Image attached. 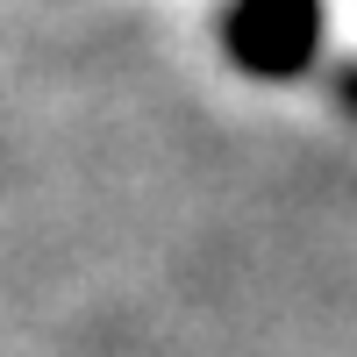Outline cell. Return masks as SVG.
I'll list each match as a JSON object with an SVG mask.
<instances>
[{
  "label": "cell",
  "instance_id": "cell-1",
  "mask_svg": "<svg viewBox=\"0 0 357 357\" xmlns=\"http://www.w3.org/2000/svg\"><path fill=\"white\" fill-rule=\"evenodd\" d=\"M321 36V0H229L222 50L250 79H293L314 57Z\"/></svg>",
  "mask_w": 357,
  "mask_h": 357
},
{
  "label": "cell",
  "instance_id": "cell-2",
  "mask_svg": "<svg viewBox=\"0 0 357 357\" xmlns=\"http://www.w3.org/2000/svg\"><path fill=\"white\" fill-rule=\"evenodd\" d=\"M336 93H343V107H350V114H357V65H350V72H343V79H336Z\"/></svg>",
  "mask_w": 357,
  "mask_h": 357
}]
</instances>
